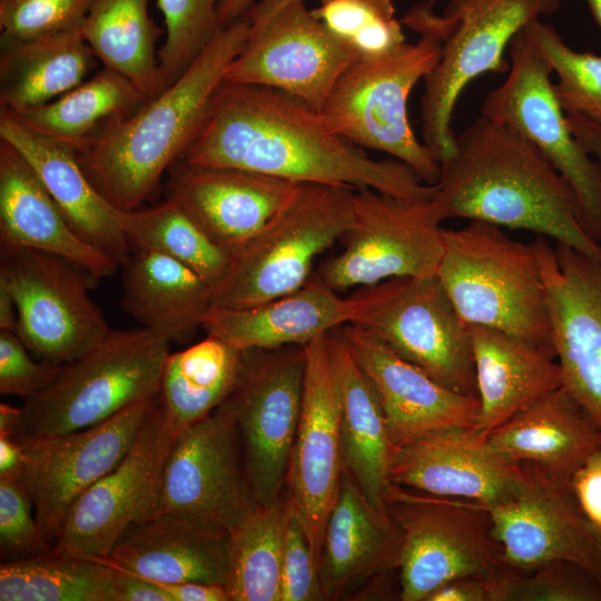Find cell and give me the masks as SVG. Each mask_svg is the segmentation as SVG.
<instances>
[{
	"label": "cell",
	"mask_w": 601,
	"mask_h": 601,
	"mask_svg": "<svg viewBox=\"0 0 601 601\" xmlns=\"http://www.w3.org/2000/svg\"><path fill=\"white\" fill-rule=\"evenodd\" d=\"M179 160L298 184L370 188L406 199H432L436 193L435 185L425 184L403 161L370 158L304 102L272 88L225 79Z\"/></svg>",
	"instance_id": "6da1fadb"
},
{
	"label": "cell",
	"mask_w": 601,
	"mask_h": 601,
	"mask_svg": "<svg viewBox=\"0 0 601 601\" xmlns=\"http://www.w3.org/2000/svg\"><path fill=\"white\" fill-rule=\"evenodd\" d=\"M434 201L443 219L466 218L552 238L601 260V247L582 229L566 179L524 136L477 117L455 138L441 164Z\"/></svg>",
	"instance_id": "7a4b0ae2"
},
{
	"label": "cell",
	"mask_w": 601,
	"mask_h": 601,
	"mask_svg": "<svg viewBox=\"0 0 601 601\" xmlns=\"http://www.w3.org/2000/svg\"><path fill=\"white\" fill-rule=\"evenodd\" d=\"M249 27L243 17L220 28L175 81L129 115L110 121L77 154L89 180L117 209H139L191 145Z\"/></svg>",
	"instance_id": "3957f363"
},
{
	"label": "cell",
	"mask_w": 601,
	"mask_h": 601,
	"mask_svg": "<svg viewBox=\"0 0 601 601\" xmlns=\"http://www.w3.org/2000/svg\"><path fill=\"white\" fill-rule=\"evenodd\" d=\"M563 0H450L444 13L434 0L413 6L402 22L442 42L441 58L424 78L421 97L423 142L442 164L455 151L451 122L464 88L484 72L509 71L504 50L528 23L551 16Z\"/></svg>",
	"instance_id": "277c9868"
},
{
	"label": "cell",
	"mask_w": 601,
	"mask_h": 601,
	"mask_svg": "<svg viewBox=\"0 0 601 601\" xmlns=\"http://www.w3.org/2000/svg\"><path fill=\"white\" fill-rule=\"evenodd\" d=\"M436 276L466 324L495 327L554 352L533 243L514 240L500 226L470 220L462 228L444 229Z\"/></svg>",
	"instance_id": "5b68a950"
},
{
	"label": "cell",
	"mask_w": 601,
	"mask_h": 601,
	"mask_svg": "<svg viewBox=\"0 0 601 601\" xmlns=\"http://www.w3.org/2000/svg\"><path fill=\"white\" fill-rule=\"evenodd\" d=\"M169 343L144 327L111 328L61 365L50 386L22 402L19 435L41 437L83 430L158 395Z\"/></svg>",
	"instance_id": "8992f818"
},
{
	"label": "cell",
	"mask_w": 601,
	"mask_h": 601,
	"mask_svg": "<svg viewBox=\"0 0 601 601\" xmlns=\"http://www.w3.org/2000/svg\"><path fill=\"white\" fill-rule=\"evenodd\" d=\"M418 33L415 43L405 41L381 55L357 57L339 76L319 115L335 134L393 156L425 184L435 185L441 164L416 138L407 104L414 86L437 65L442 42L428 31Z\"/></svg>",
	"instance_id": "52a82bcc"
},
{
	"label": "cell",
	"mask_w": 601,
	"mask_h": 601,
	"mask_svg": "<svg viewBox=\"0 0 601 601\" xmlns=\"http://www.w3.org/2000/svg\"><path fill=\"white\" fill-rule=\"evenodd\" d=\"M355 189L302 184L282 210L231 252L213 290L214 306L252 307L300 288L312 276L314 259L349 229Z\"/></svg>",
	"instance_id": "ba28073f"
},
{
	"label": "cell",
	"mask_w": 601,
	"mask_h": 601,
	"mask_svg": "<svg viewBox=\"0 0 601 601\" xmlns=\"http://www.w3.org/2000/svg\"><path fill=\"white\" fill-rule=\"evenodd\" d=\"M385 504L400 536L401 600L426 601L454 579H497L513 570L504 560L484 505L392 483L385 491Z\"/></svg>",
	"instance_id": "9c48e42d"
},
{
	"label": "cell",
	"mask_w": 601,
	"mask_h": 601,
	"mask_svg": "<svg viewBox=\"0 0 601 601\" xmlns=\"http://www.w3.org/2000/svg\"><path fill=\"white\" fill-rule=\"evenodd\" d=\"M351 321L433 380L479 398L470 326L436 275L395 277L349 295Z\"/></svg>",
	"instance_id": "30bf717a"
},
{
	"label": "cell",
	"mask_w": 601,
	"mask_h": 601,
	"mask_svg": "<svg viewBox=\"0 0 601 601\" xmlns=\"http://www.w3.org/2000/svg\"><path fill=\"white\" fill-rule=\"evenodd\" d=\"M433 198L406 199L356 188L345 248L325 262L318 275L337 293L395 277L436 275L444 219Z\"/></svg>",
	"instance_id": "8fae6325"
},
{
	"label": "cell",
	"mask_w": 601,
	"mask_h": 601,
	"mask_svg": "<svg viewBox=\"0 0 601 601\" xmlns=\"http://www.w3.org/2000/svg\"><path fill=\"white\" fill-rule=\"evenodd\" d=\"M508 78L490 90L481 115L530 140L571 185L584 233L601 247V164L570 130L551 68L521 29L509 45Z\"/></svg>",
	"instance_id": "7c38bea8"
},
{
	"label": "cell",
	"mask_w": 601,
	"mask_h": 601,
	"mask_svg": "<svg viewBox=\"0 0 601 601\" xmlns=\"http://www.w3.org/2000/svg\"><path fill=\"white\" fill-rule=\"evenodd\" d=\"M306 355L302 345L247 349L224 405L231 412L254 504L280 497L303 398Z\"/></svg>",
	"instance_id": "4fadbf2b"
},
{
	"label": "cell",
	"mask_w": 601,
	"mask_h": 601,
	"mask_svg": "<svg viewBox=\"0 0 601 601\" xmlns=\"http://www.w3.org/2000/svg\"><path fill=\"white\" fill-rule=\"evenodd\" d=\"M82 274L53 254L0 246V278L16 303V333L37 359L63 365L111 329Z\"/></svg>",
	"instance_id": "5bb4252c"
},
{
	"label": "cell",
	"mask_w": 601,
	"mask_h": 601,
	"mask_svg": "<svg viewBox=\"0 0 601 601\" xmlns=\"http://www.w3.org/2000/svg\"><path fill=\"white\" fill-rule=\"evenodd\" d=\"M158 396L138 401L83 430L41 437L18 435L23 446L18 477L52 546L79 497L127 454Z\"/></svg>",
	"instance_id": "9a60e30c"
},
{
	"label": "cell",
	"mask_w": 601,
	"mask_h": 601,
	"mask_svg": "<svg viewBox=\"0 0 601 601\" xmlns=\"http://www.w3.org/2000/svg\"><path fill=\"white\" fill-rule=\"evenodd\" d=\"M177 433L158 396L127 454L76 502L53 548L102 559L129 526L158 514Z\"/></svg>",
	"instance_id": "2e32d148"
},
{
	"label": "cell",
	"mask_w": 601,
	"mask_h": 601,
	"mask_svg": "<svg viewBox=\"0 0 601 601\" xmlns=\"http://www.w3.org/2000/svg\"><path fill=\"white\" fill-rule=\"evenodd\" d=\"M253 506L237 427L223 404L177 433L158 513L229 533Z\"/></svg>",
	"instance_id": "e0dca14e"
},
{
	"label": "cell",
	"mask_w": 601,
	"mask_h": 601,
	"mask_svg": "<svg viewBox=\"0 0 601 601\" xmlns=\"http://www.w3.org/2000/svg\"><path fill=\"white\" fill-rule=\"evenodd\" d=\"M249 26L225 80L278 90L318 112L339 76L358 57L304 0Z\"/></svg>",
	"instance_id": "ac0fdd59"
},
{
	"label": "cell",
	"mask_w": 601,
	"mask_h": 601,
	"mask_svg": "<svg viewBox=\"0 0 601 601\" xmlns=\"http://www.w3.org/2000/svg\"><path fill=\"white\" fill-rule=\"evenodd\" d=\"M304 347L302 408L286 481L289 501L321 566L325 526L344 472L342 393L329 332Z\"/></svg>",
	"instance_id": "d6986e66"
},
{
	"label": "cell",
	"mask_w": 601,
	"mask_h": 601,
	"mask_svg": "<svg viewBox=\"0 0 601 601\" xmlns=\"http://www.w3.org/2000/svg\"><path fill=\"white\" fill-rule=\"evenodd\" d=\"M516 493L489 512L506 564L529 572L554 561L581 565L601 580V536L581 512L570 481L520 462Z\"/></svg>",
	"instance_id": "ffe728a7"
},
{
	"label": "cell",
	"mask_w": 601,
	"mask_h": 601,
	"mask_svg": "<svg viewBox=\"0 0 601 601\" xmlns=\"http://www.w3.org/2000/svg\"><path fill=\"white\" fill-rule=\"evenodd\" d=\"M532 243L562 386L601 427V260L541 235Z\"/></svg>",
	"instance_id": "44dd1931"
},
{
	"label": "cell",
	"mask_w": 601,
	"mask_h": 601,
	"mask_svg": "<svg viewBox=\"0 0 601 601\" xmlns=\"http://www.w3.org/2000/svg\"><path fill=\"white\" fill-rule=\"evenodd\" d=\"M388 479L405 489L490 509L516 493L522 470L475 427H450L395 446Z\"/></svg>",
	"instance_id": "7402d4cb"
},
{
	"label": "cell",
	"mask_w": 601,
	"mask_h": 601,
	"mask_svg": "<svg viewBox=\"0 0 601 601\" xmlns=\"http://www.w3.org/2000/svg\"><path fill=\"white\" fill-rule=\"evenodd\" d=\"M167 198L230 253L257 234L302 184L250 170L177 160L168 169Z\"/></svg>",
	"instance_id": "603a6c76"
},
{
	"label": "cell",
	"mask_w": 601,
	"mask_h": 601,
	"mask_svg": "<svg viewBox=\"0 0 601 601\" xmlns=\"http://www.w3.org/2000/svg\"><path fill=\"white\" fill-rule=\"evenodd\" d=\"M349 352L374 385L395 446L450 427H475L480 402L440 384L366 329L339 327Z\"/></svg>",
	"instance_id": "cb8c5ba5"
},
{
	"label": "cell",
	"mask_w": 601,
	"mask_h": 601,
	"mask_svg": "<svg viewBox=\"0 0 601 601\" xmlns=\"http://www.w3.org/2000/svg\"><path fill=\"white\" fill-rule=\"evenodd\" d=\"M0 139L29 162L73 231L121 267L131 255L120 225L121 210L92 185L77 151L35 132L3 111H0Z\"/></svg>",
	"instance_id": "d4e9b609"
},
{
	"label": "cell",
	"mask_w": 601,
	"mask_h": 601,
	"mask_svg": "<svg viewBox=\"0 0 601 601\" xmlns=\"http://www.w3.org/2000/svg\"><path fill=\"white\" fill-rule=\"evenodd\" d=\"M99 561L157 583L206 582L226 587L228 533L158 513L129 526Z\"/></svg>",
	"instance_id": "484cf974"
},
{
	"label": "cell",
	"mask_w": 601,
	"mask_h": 601,
	"mask_svg": "<svg viewBox=\"0 0 601 601\" xmlns=\"http://www.w3.org/2000/svg\"><path fill=\"white\" fill-rule=\"evenodd\" d=\"M0 246H19L59 256L93 278L119 265L83 242L24 157L0 139Z\"/></svg>",
	"instance_id": "4316f807"
},
{
	"label": "cell",
	"mask_w": 601,
	"mask_h": 601,
	"mask_svg": "<svg viewBox=\"0 0 601 601\" xmlns=\"http://www.w3.org/2000/svg\"><path fill=\"white\" fill-rule=\"evenodd\" d=\"M349 321L348 298L315 274L295 292L252 307L213 306L201 328L244 352L305 346Z\"/></svg>",
	"instance_id": "83f0119b"
},
{
	"label": "cell",
	"mask_w": 601,
	"mask_h": 601,
	"mask_svg": "<svg viewBox=\"0 0 601 601\" xmlns=\"http://www.w3.org/2000/svg\"><path fill=\"white\" fill-rule=\"evenodd\" d=\"M469 326L480 402L475 428L481 433L562 386L554 352L495 327Z\"/></svg>",
	"instance_id": "f1b7e54d"
},
{
	"label": "cell",
	"mask_w": 601,
	"mask_h": 601,
	"mask_svg": "<svg viewBox=\"0 0 601 601\" xmlns=\"http://www.w3.org/2000/svg\"><path fill=\"white\" fill-rule=\"evenodd\" d=\"M514 462H530L564 480L601 447V427L563 387L553 390L486 434Z\"/></svg>",
	"instance_id": "f546056e"
},
{
	"label": "cell",
	"mask_w": 601,
	"mask_h": 601,
	"mask_svg": "<svg viewBox=\"0 0 601 601\" xmlns=\"http://www.w3.org/2000/svg\"><path fill=\"white\" fill-rule=\"evenodd\" d=\"M398 549L393 522L372 509L344 467L321 552L326 600H337L367 579L397 569Z\"/></svg>",
	"instance_id": "4dcf8cb0"
},
{
	"label": "cell",
	"mask_w": 601,
	"mask_h": 601,
	"mask_svg": "<svg viewBox=\"0 0 601 601\" xmlns=\"http://www.w3.org/2000/svg\"><path fill=\"white\" fill-rule=\"evenodd\" d=\"M121 267V307L140 327L177 343L203 327L213 288L189 267L148 249H136Z\"/></svg>",
	"instance_id": "1f68e13d"
},
{
	"label": "cell",
	"mask_w": 601,
	"mask_h": 601,
	"mask_svg": "<svg viewBox=\"0 0 601 601\" xmlns=\"http://www.w3.org/2000/svg\"><path fill=\"white\" fill-rule=\"evenodd\" d=\"M339 327L329 332V342L342 393L344 467L372 509L391 520L385 491L395 445L380 396L352 356Z\"/></svg>",
	"instance_id": "d6a6232c"
},
{
	"label": "cell",
	"mask_w": 601,
	"mask_h": 601,
	"mask_svg": "<svg viewBox=\"0 0 601 601\" xmlns=\"http://www.w3.org/2000/svg\"><path fill=\"white\" fill-rule=\"evenodd\" d=\"M98 61L81 28L1 43V111L14 114L60 97L83 82Z\"/></svg>",
	"instance_id": "836d02e7"
},
{
	"label": "cell",
	"mask_w": 601,
	"mask_h": 601,
	"mask_svg": "<svg viewBox=\"0 0 601 601\" xmlns=\"http://www.w3.org/2000/svg\"><path fill=\"white\" fill-rule=\"evenodd\" d=\"M147 100L128 78L102 67L88 80L45 105L7 114L79 154L106 125L129 115Z\"/></svg>",
	"instance_id": "e575fe53"
},
{
	"label": "cell",
	"mask_w": 601,
	"mask_h": 601,
	"mask_svg": "<svg viewBox=\"0 0 601 601\" xmlns=\"http://www.w3.org/2000/svg\"><path fill=\"white\" fill-rule=\"evenodd\" d=\"M81 29L102 67L128 78L147 99L164 90L156 50L164 30L148 0H93Z\"/></svg>",
	"instance_id": "d590c367"
},
{
	"label": "cell",
	"mask_w": 601,
	"mask_h": 601,
	"mask_svg": "<svg viewBox=\"0 0 601 601\" xmlns=\"http://www.w3.org/2000/svg\"><path fill=\"white\" fill-rule=\"evenodd\" d=\"M242 363V351L211 335L168 354L159 398L177 432L225 403L236 385Z\"/></svg>",
	"instance_id": "8d00e7d4"
},
{
	"label": "cell",
	"mask_w": 601,
	"mask_h": 601,
	"mask_svg": "<svg viewBox=\"0 0 601 601\" xmlns=\"http://www.w3.org/2000/svg\"><path fill=\"white\" fill-rule=\"evenodd\" d=\"M289 499L254 504L228 533L230 601H280Z\"/></svg>",
	"instance_id": "74e56055"
},
{
	"label": "cell",
	"mask_w": 601,
	"mask_h": 601,
	"mask_svg": "<svg viewBox=\"0 0 601 601\" xmlns=\"http://www.w3.org/2000/svg\"><path fill=\"white\" fill-rule=\"evenodd\" d=\"M0 601H117L115 570L56 550L1 562Z\"/></svg>",
	"instance_id": "f35d334b"
},
{
	"label": "cell",
	"mask_w": 601,
	"mask_h": 601,
	"mask_svg": "<svg viewBox=\"0 0 601 601\" xmlns=\"http://www.w3.org/2000/svg\"><path fill=\"white\" fill-rule=\"evenodd\" d=\"M130 246L171 257L194 270L213 290L224 278L231 253L214 243L173 200L120 213Z\"/></svg>",
	"instance_id": "ab89813d"
},
{
	"label": "cell",
	"mask_w": 601,
	"mask_h": 601,
	"mask_svg": "<svg viewBox=\"0 0 601 601\" xmlns=\"http://www.w3.org/2000/svg\"><path fill=\"white\" fill-rule=\"evenodd\" d=\"M523 30L558 77L553 91L563 111L601 127V56L573 50L552 24L541 19Z\"/></svg>",
	"instance_id": "60d3db41"
},
{
	"label": "cell",
	"mask_w": 601,
	"mask_h": 601,
	"mask_svg": "<svg viewBox=\"0 0 601 601\" xmlns=\"http://www.w3.org/2000/svg\"><path fill=\"white\" fill-rule=\"evenodd\" d=\"M315 16L358 57L387 52L403 42L392 0H317Z\"/></svg>",
	"instance_id": "b9f144b4"
},
{
	"label": "cell",
	"mask_w": 601,
	"mask_h": 601,
	"mask_svg": "<svg viewBox=\"0 0 601 601\" xmlns=\"http://www.w3.org/2000/svg\"><path fill=\"white\" fill-rule=\"evenodd\" d=\"M219 2L157 0L166 33L157 53L164 87L175 81L193 63L221 28L218 20Z\"/></svg>",
	"instance_id": "7bdbcfd3"
},
{
	"label": "cell",
	"mask_w": 601,
	"mask_h": 601,
	"mask_svg": "<svg viewBox=\"0 0 601 601\" xmlns=\"http://www.w3.org/2000/svg\"><path fill=\"white\" fill-rule=\"evenodd\" d=\"M500 601H601V580L581 565L554 561L529 572L512 570Z\"/></svg>",
	"instance_id": "ee69618b"
},
{
	"label": "cell",
	"mask_w": 601,
	"mask_h": 601,
	"mask_svg": "<svg viewBox=\"0 0 601 601\" xmlns=\"http://www.w3.org/2000/svg\"><path fill=\"white\" fill-rule=\"evenodd\" d=\"M93 0H0L1 43L82 27Z\"/></svg>",
	"instance_id": "f6af8a7d"
},
{
	"label": "cell",
	"mask_w": 601,
	"mask_h": 601,
	"mask_svg": "<svg viewBox=\"0 0 601 601\" xmlns=\"http://www.w3.org/2000/svg\"><path fill=\"white\" fill-rule=\"evenodd\" d=\"M52 549L36 518L33 503L18 475L0 477L1 561L36 556Z\"/></svg>",
	"instance_id": "bcb514c9"
},
{
	"label": "cell",
	"mask_w": 601,
	"mask_h": 601,
	"mask_svg": "<svg viewBox=\"0 0 601 601\" xmlns=\"http://www.w3.org/2000/svg\"><path fill=\"white\" fill-rule=\"evenodd\" d=\"M325 599L319 562L292 505L282 568L280 601Z\"/></svg>",
	"instance_id": "7dc6e473"
},
{
	"label": "cell",
	"mask_w": 601,
	"mask_h": 601,
	"mask_svg": "<svg viewBox=\"0 0 601 601\" xmlns=\"http://www.w3.org/2000/svg\"><path fill=\"white\" fill-rule=\"evenodd\" d=\"M17 333L0 329V393L30 398L52 384L61 365L35 361Z\"/></svg>",
	"instance_id": "c3c4849f"
},
{
	"label": "cell",
	"mask_w": 601,
	"mask_h": 601,
	"mask_svg": "<svg viewBox=\"0 0 601 601\" xmlns=\"http://www.w3.org/2000/svg\"><path fill=\"white\" fill-rule=\"evenodd\" d=\"M570 487L581 512L601 536V447L573 473Z\"/></svg>",
	"instance_id": "681fc988"
},
{
	"label": "cell",
	"mask_w": 601,
	"mask_h": 601,
	"mask_svg": "<svg viewBox=\"0 0 601 601\" xmlns=\"http://www.w3.org/2000/svg\"><path fill=\"white\" fill-rule=\"evenodd\" d=\"M509 573L497 579L483 577L454 579L433 591L426 601H500L501 582Z\"/></svg>",
	"instance_id": "f907efd6"
},
{
	"label": "cell",
	"mask_w": 601,
	"mask_h": 601,
	"mask_svg": "<svg viewBox=\"0 0 601 601\" xmlns=\"http://www.w3.org/2000/svg\"><path fill=\"white\" fill-rule=\"evenodd\" d=\"M114 570L117 601H173L161 584L130 572Z\"/></svg>",
	"instance_id": "816d5d0a"
},
{
	"label": "cell",
	"mask_w": 601,
	"mask_h": 601,
	"mask_svg": "<svg viewBox=\"0 0 601 601\" xmlns=\"http://www.w3.org/2000/svg\"><path fill=\"white\" fill-rule=\"evenodd\" d=\"M161 584L173 601H230L224 584L206 582H180Z\"/></svg>",
	"instance_id": "f5cc1de1"
},
{
	"label": "cell",
	"mask_w": 601,
	"mask_h": 601,
	"mask_svg": "<svg viewBox=\"0 0 601 601\" xmlns=\"http://www.w3.org/2000/svg\"><path fill=\"white\" fill-rule=\"evenodd\" d=\"M565 117L575 138L601 164V127L579 115L565 114Z\"/></svg>",
	"instance_id": "db71d44e"
},
{
	"label": "cell",
	"mask_w": 601,
	"mask_h": 601,
	"mask_svg": "<svg viewBox=\"0 0 601 601\" xmlns=\"http://www.w3.org/2000/svg\"><path fill=\"white\" fill-rule=\"evenodd\" d=\"M23 462V446L18 435H0V477L18 475Z\"/></svg>",
	"instance_id": "11a10c76"
},
{
	"label": "cell",
	"mask_w": 601,
	"mask_h": 601,
	"mask_svg": "<svg viewBox=\"0 0 601 601\" xmlns=\"http://www.w3.org/2000/svg\"><path fill=\"white\" fill-rule=\"evenodd\" d=\"M17 307L13 296L3 279L0 278V329L17 331Z\"/></svg>",
	"instance_id": "9f6ffc18"
},
{
	"label": "cell",
	"mask_w": 601,
	"mask_h": 601,
	"mask_svg": "<svg viewBox=\"0 0 601 601\" xmlns=\"http://www.w3.org/2000/svg\"><path fill=\"white\" fill-rule=\"evenodd\" d=\"M294 1L297 0H259L247 10L244 18L250 24L260 23Z\"/></svg>",
	"instance_id": "6f0895ef"
},
{
	"label": "cell",
	"mask_w": 601,
	"mask_h": 601,
	"mask_svg": "<svg viewBox=\"0 0 601 601\" xmlns=\"http://www.w3.org/2000/svg\"><path fill=\"white\" fill-rule=\"evenodd\" d=\"M255 0H220L218 6V20L220 27H227L244 17Z\"/></svg>",
	"instance_id": "680465c9"
},
{
	"label": "cell",
	"mask_w": 601,
	"mask_h": 601,
	"mask_svg": "<svg viewBox=\"0 0 601 601\" xmlns=\"http://www.w3.org/2000/svg\"><path fill=\"white\" fill-rule=\"evenodd\" d=\"M20 417V407L2 402L0 404V435H19Z\"/></svg>",
	"instance_id": "91938a15"
},
{
	"label": "cell",
	"mask_w": 601,
	"mask_h": 601,
	"mask_svg": "<svg viewBox=\"0 0 601 601\" xmlns=\"http://www.w3.org/2000/svg\"><path fill=\"white\" fill-rule=\"evenodd\" d=\"M595 22L601 28V0H585Z\"/></svg>",
	"instance_id": "94428289"
}]
</instances>
